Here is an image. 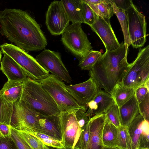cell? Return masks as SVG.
I'll return each mask as SVG.
<instances>
[{
	"label": "cell",
	"mask_w": 149,
	"mask_h": 149,
	"mask_svg": "<svg viewBox=\"0 0 149 149\" xmlns=\"http://www.w3.org/2000/svg\"><path fill=\"white\" fill-rule=\"evenodd\" d=\"M1 63L0 70L8 80L23 82L28 77L21 66L7 55L3 54Z\"/></svg>",
	"instance_id": "18"
},
{
	"label": "cell",
	"mask_w": 149,
	"mask_h": 149,
	"mask_svg": "<svg viewBox=\"0 0 149 149\" xmlns=\"http://www.w3.org/2000/svg\"><path fill=\"white\" fill-rule=\"evenodd\" d=\"M125 12L131 45L135 48L141 47L146 42L147 36L145 16L133 3Z\"/></svg>",
	"instance_id": "8"
},
{
	"label": "cell",
	"mask_w": 149,
	"mask_h": 149,
	"mask_svg": "<svg viewBox=\"0 0 149 149\" xmlns=\"http://www.w3.org/2000/svg\"><path fill=\"white\" fill-rule=\"evenodd\" d=\"M70 22L61 0L52 2L45 15V24L50 33L56 36L62 34Z\"/></svg>",
	"instance_id": "11"
},
{
	"label": "cell",
	"mask_w": 149,
	"mask_h": 149,
	"mask_svg": "<svg viewBox=\"0 0 149 149\" xmlns=\"http://www.w3.org/2000/svg\"><path fill=\"white\" fill-rule=\"evenodd\" d=\"M28 109L45 116H58L57 105L40 84L29 77L23 81V88L19 100Z\"/></svg>",
	"instance_id": "3"
},
{
	"label": "cell",
	"mask_w": 149,
	"mask_h": 149,
	"mask_svg": "<svg viewBox=\"0 0 149 149\" xmlns=\"http://www.w3.org/2000/svg\"><path fill=\"white\" fill-rule=\"evenodd\" d=\"M117 127L106 120L102 132V141L104 146L114 147L117 138Z\"/></svg>",
	"instance_id": "26"
},
{
	"label": "cell",
	"mask_w": 149,
	"mask_h": 149,
	"mask_svg": "<svg viewBox=\"0 0 149 149\" xmlns=\"http://www.w3.org/2000/svg\"><path fill=\"white\" fill-rule=\"evenodd\" d=\"M115 104L109 93L99 89L92 100L86 105L88 109L86 112L91 118L92 116L105 114Z\"/></svg>",
	"instance_id": "16"
},
{
	"label": "cell",
	"mask_w": 149,
	"mask_h": 149,
	"mask_svg": "<svg viewBox=\"0 0 149 149\" xmlns=\"http://www.w3.org/2000/svg\"><path fill=\"white\" fill-rule=\"evenodd\" d=\"M15 129L33 149H49L48 146L31 134L23 131Z\"/></svg>",
	"instance_id": "31"
},
{
	"label": "cell",
	"mask_w": 149,
	"mask_h": 149,
	"mask_svg": "<svg viewBox=\"0 0 149 149\" xmlns=\"http://www.w3.org/2000/svg\"><path fill=\"white\" fill-rule=\"evenodd\" d=\"M149 90V81L135 90L134 95L139 103L143 100Z\"/></svg>",
	"instance_id": "39"
},
{
	"label": "cell",
	"mask_w": 149,
	"mask_h": 149,
	"mask_svg": "<svg viewBox=\"0 0 149 149\" xmlns=\"http://www.w3.org/2000/svg\"><path fill=\"white\" fill-rule=\"evenodd\" d=\"M135 91L132 88L125 87L118 84L114 87L110 94L119 108L134 96Z\"/></svg>",
	"instance_id": "22"
},
{
	"label": "cell",
	"mask_w": 149,
	"mask_h": 149,
	"mask_svg": "<svg viewBox=\"0 0 149 149\" xmlns=\"http://www.w3.org/2000/svg\"><path fill=\"white\" fill-rule=\"evenodd\" d=\"M2 53L1 52V51L0 50V63H1V57H2V54H1Z\"/></svg>",
	"instance_id": "46"
},
{
	"label": "cell",
	"mask_w": 149,
	"mask_h": 149,
	"mask_svg": "<svg viewBox=\"0 0 149 149\" xmlns=\"http://www.w3.org/2000/svg\"><path fill=\"white\" fill-rule=\"evenodd\" d=\"M70 21L72 24L84 23L80 8L81 0H62Z\"/></svg>",
	"instance_id": "21"
},
{
	"label": "cell",
	"mask_w": 149,
	"mask_h": 149,
	"mask_svg": "<svg viewBox=\"0 0 149 149\" xmlns=\"http://www.w3.org/2000/svg\"><path fill=\"white\" fill-rule=\"evenodd\" d=\"M106 120L113 124L117 127L121 126L120 118L119 108L114 104L105 113Z\"/></svg>",
	"instance_id": "32"
},
{
	"label": "cell",
	"mask_w": 149,
	"mask_h": 149,
	"mask_svg": "<svg viewBox=\"0 0 149 149\" xmlns=\"http://www.w3.org/2000/svg\"><path fill=\"white\" fill-rule=\"evenodd\" d=\"M10 126L5 123H0V137H10Z\"/></svg>",
	"instance_id": "42"
},
{
	"label": "cell",
	"mask_w": 149,
	"mask_h": 149,
	"mask_svg": "<svg viewBox=\"0 0 149 149\" xmlns=\"http://www.w3.org/2000/svg\"><path fill=\"white\" fill-rule=\"evenodd\" d=\"M139 113L144 118L149 121V94L148 92L143 100L139 103Z\"/></svg>",
	"instance_id": "37"
},
{
	"label": "cell",
	"mask_w": 149,
	"mask_h": 149,
	"mask_svg": "<svg viewBox=\"0 0 149 149\" xmlns=\"http://www.w3.org/2000/svg\"><path fill=\"white\" fill-rule=\"evenodd\" d=\"M117 138L114 146L119 149H132L128 127L121 125L117 127Z\"/></svg>",
	"instance_id": "27"
},
{
	"label": "cell",
	"mask_w": 149,
	"mask_h": 149,
	"mask_svg": "<svg viewBox=\"0 0 149 149\" xmlns=\"http://www.w3.org/2000/svg\"><path fill=\"white\" fill-rule=\"evenodd\" d=\"M13 109V103L0 97V123H5L10 126Z\"/></svg>",
	"instance_id": "28"
},
{
	"label": "cell",
	"mask_w": 149,
	"mask_h": 149,
	"mask_svg": "<svg viewBox=\"0 0 149 149\" xmlns=\"http://www.w3.org/2000/svg\"><path fill=\"white\" fill-rule=\"evenodd\" d=\"M0 149H17L10 137H0Z\"/></svg>",
	"instance_id": "40"
},
{
	"label": "cell",
	"mask_w": 149,
	"mask_h": 149,
	"mask_svg": "<svg viewBox=\"0 0 149 149\" xmlns=\"http://www.w3.org/2000/svg\"><path fill=\"white\" fill-rule=\"evenodd\" d=\"M102 55L99 51L91 50L79 59L78 66L81 70L89 71L100 59Z\"/></svg>",
	"instance_id": "24"
},
{
	"label": "cell",
	"mask_w": 149,
	"mask_h": 149,
	"mask_svg": "<svg viewBox=\"0 0 149 149\" xmlns=\"http://www.w3.org/2000/svg\"><path fill=\"white\" fill-rule=\"evenodd\" d=\"M19 100L13 103L10 126L18 130L36 131L38 126L39 114L28 109Z\"/></svg>",
	"instance_id": "12"
},
{
	"label": "cell",
	"mask_w": 149,
	"mask_h": 149,
	"mask_svg": "<svg viewBox=\"0 0 149 149\" xmlns=\"http://www.w3.org/2000/svg\"><path fill=\"white\" fill-rule=\"evenodd\" d=\"M23 88V81L8 80L0 90L1 96L8 101L14 103L20 98Z\"/></svg>",
	"instance_id": "20"
},
{
	"label": "cell",
	"mask_w": 149,
	"mask_h": 149,
	"mask_svg": "<svg viewBox=\"0 0 149 149\" xmlns=\"http://www.w3.org/2000/svg\"><path fill=\"white\" fill-rule=\"evenodd\" d=\"M116 6L125 11L131 6L132 1L131 0H111Z\"/></svg>",
	"instance_id": "41"
},
{
	"label": "cell",
	"mask_w": 149,
	"mask_h": 149,
	"mask_svg": "<svg viewBox=\"0 0 149 149\" xmlns=\"http://www.w3.org/2000/svg\"><path fill=\"white\" fill-rule=\"evenodd\" d=\"M87 4L97 15L104 18L110 19L114 14L112 6L109 0L108 2L97 5Z\"/></svg>",
	"instance_id": "29"
},
{
	"label": "cell",
	"mask_w": 149,
	"mask_h": 149,
	"mask_svg": "<svg viewBox=\"0 0 149 149\" xmlns=\"http://www.w3.org/2000/svg\"><path fill=\"white\" fill-rule=\"evenodd\" d=\"M0 47L1 53L16 61L28 77L36 81L45 79L49 75V72L39 64L36 58L20 47L8 43L3 44Z\"/></svg>",
	"instance_id": "5"
},
{
	"label": "cell",
	"mask_w": 149,
	"mask_h": 149,
	"mask_svg": "<svg viewBox=\"0 0 149 149\" xmlns=\"http://www.w3.org/2000/svg\"><path fill=\"white\" fill-rule=\"evenodd\" d=\"M61 40L69 52L79 58L93 48L80 24H69L62 33Z\"/></svg>",
	"instance_id": "7"
},
{
	"label": "cell",
	"mask_w": 149,
	"mask_h": 149,
	"mask_svg": "<svg viewBox=\"0 0 149 149\" xmlns=\"http://www.w3.org/2000/svg\"><path fill=\"white\" fill-rule=\"evenodd\" d=\"M48 148L49 149H67V148H54L50 146H48Z\"/></svg>",
	"instance_id": "45"
},
{
	"label": "cell",
	"mask_w": 149,
	"mask_h": 149,
	"mask_svg": "<svg viewBox=\"0 0 149 149\" xmlns=\"http://www.w3.org/2000/svg\"><path fill=\"white\" fill-rule=\"evenodd\" d=\"M95 22L90 26L102 41L106 51H110L118 48L120 44L112 29L110 19L104 18L95 13Z\"/></svg>",
	"instance_id": "13"
},
{
	"label": "cell",
	"mask_w": 149,
	"mask_h": 149,
	"mask_svg": "<svg viewBox=\"0 0 149 149\" xmlns=\"http://www.w3.org/2000/svg\"><path fill=\"white\" fill-rule=\"evenodd\" d=\"M89 137L88 122L81 128V133L74 149H86Z\"/></svg>",
	"instance_id": "35"
},
{
	"label": "cell",
	"mask_w": 149,
	"mask_h": 149,
	"mask_svg": "<svg viewBox=\"0 0 149 149\" xmlns=\"http://www.w3.org/2000/svg\"><path fill=\"white\" fill-rule=\"evenodd\" d=\"M109 1L112 5L114 14L117 17L120 24L124 36V43L129 47L131 44L129 36L127 20L125 11L117 8L111 0Z\"/></svg>",
	"instance_id": "25"
},
{
	"label": "cell",
	"mask_w": 149,
	"mask_h": 149,
	"mask_svg": "<svg viewBox=\"0 0 149 149\" xmlns=\"http://www.w3.org/2000/svg\"><path fill=\"white\" fill-rule=\"evenodd\" d=\"M142 131L139 141V149H149V123L144 120L143 122Z\"/></svg>",
	"instance_id": "34"
},
{
	"label": "cell",
	"mask_w": 149,
	"mask_h": 149,
	"mask_svg": "<svg viewBox=\"0 0 149 149\" xmlns=\"http://www.w3.org/2000/svg\"><path fill=\"white\" fill-rule=\"evenodd\" d=\"M0 33L27 52L42 50L47 43L40 25L27 12L20 9L0 11Z\"/></svg>",
	"instance_id": "1"
},
{
	"label": "cell",
	"mask_w": 149,
	"mask_h": 149,
	"mask_svg": "<svg viewBox=\"0 0 149 149\" xmlns=\"http://www.w3.org/2000/svg\"><path fill=\"white\" fill-rule=\"evenodd\" d=\"M144 120L142 116L139 113L128 127L132 149H139V139L142 131V123Z\"/></svg>",
	"instance_id": "23"
},
{
	"label": "cell",
	"mask_w": 149,
	"mask_h": 149,
	"mask_svg": "<svg viewBox=\"0 0 149 149\" xmlns=\"http://www.w3.org/2000/svg\"><path fill=\"white\" fill-rule=\"evenodd\" d=\"M81 1L86 3L97 5L101 3L108 2L109 0H81Z\"/></svg>",
	"instance_id": "43"
},
{
	"label": "cell",
	"mask_w": 149,
	"mask_h": 149,
	"mask_svg": "<svg viewBox=\"0 0 149 149\" xmlns=\"http://www.w3.org/2000/svg\"><path fill=\"white\" fill-rule=\"evenodd\" d=\"M149 81V45L139 49L135 60L129 64L120 84L135 90Z\"/></svg>",
	"instance_id": "6"
},
{
	"label": "cell",
	"mask_w": 149,
	"mask_h": 149,
	"mask_svg": "<svg viewBox=\"0 0 149 149\" xmlns=\"http://www.w3.org/2000/svg\"><path fill=\"white\" fill-rule=\"evenodd\" d=\"M36 59L39 64L51 74L62 81L71 83V77L58 52L45 49L36 56Z\"/></svg>",
	"instance_id": "9"
},
{
	"label": "cell",
	"mask_w": 149,
	"mask_h": 149,
	"mask_svg": "<svg viewBox=\"0 0 149 149\" xmlns=\"http://www.w3.org/2000/svg\"><path fill=\"white\" fill-rule=\"evenodd\" d=\"M65 88L79 104L85 107L100 89L91 77L87 81L78 84L65 85Z\"/></svg>",
	"instance_id": "14"
},
{
	"label": "cell",
	"mask_w": 149,
	"mask_h": 149,
	"mask_svg": "<svg viewBox=\"0 0 149 149\" xmlns=\"http://www.w3.org/2000/svg\"><path fill=\"white\" fill-rule=\"evenodd\" d=\"M81 1L80 8L84 23L90 26L95 22V13L88 4Z\"/></svg>",
	"instance_id": "33"
},
{
	"label": "cell",
	"mask_w": 149,
	"mask_h": 149,
	"mask_svg": "<svg viewBox=\"0 0 149 149\" xmlns=\"http://www.w3.org/2000/svg\"><path fill=\"white\" fill-rule=\"evenodd\" d=\"M119 108L121 125L128 127L139 113V103L134 95Z\"/></svg>",
	"instance_id": "19"
},
{
	"label": "cell",
	"mask_w": 149,
	"mask_h": 149,
	"mask_svg": "<svg viewBox=\"0 0 149 149\" xmlns=\"http://www.w3.org/2000/svg\"><path fill=\"white\" fill-rule=\"evenodd\" d=\"M22 131L33 135L47 146L58 148H64V145L61 142L48 135L31 130L26 129Z\"/></svg>",
	"instance_id": "30"
},
{
	"label": "cell",
	"mask_w": 149,
	"mask_h": 149,
	"mask_svg": "<svg viewBox=\"0 0 149 149\" xmlns=\"http://www.w3.org/2000/svg\"><path fill=\"white\" fill-rule=\"evenodd\" d=\"M10 137L17 149H33L14 128L10 126Z\"/></svg>",
	"instance_id": "36"
},
{
	"label": "cell",
	"mask_w": 149,
	"mask_h": 149,
	"mask_svg": "<svg viewBox=\"0 0 149 149\" xmlns=\"http://www.w3.org/2000/svg\"><path fill=\"white\" fill-rule=\"evenodd\" d=\"M1 96V91L0 90V97Z\"/></svg>",
	"instance_id": "47"
},
{
	"label": "cell",
	"mask_w": 149,
	"mask_h": 149,
	"mask_svg": "<svg viewBox=\"0 0 149 149\" xmlns=\"http://www.w3.org/2000/svg\"><path fill=\"white\" fill-rule=\"evenodd\" d=\"M106 120L105 114L96 115L88 121L89 137L86 149H102V132Z\"/></svg>",
	"instance_id": "15"
},
{
	"label": "cell",
	"mask_w": 149,
	"mask_h": 149,
	"mask_svg": "<svg viewBox=\"0 0 149 149\" xmlns=\"http://www.w3.org/2000/svg\"><path fill=\"white\" fill-rule=\"evenodd\" d=\"M102 149H119L115 147L104 146Z\"/></svg>",
	"instance_id": "44"
},
{
	"label": "cell",
	"mask_w": 149,
	"mask_h": 149,
	"mask_svg": "<svg viewBox=\"0 0 149 149\" xmlns=\"http://www.w3.org/2000/svg\"><path fill=\"white\" fill-rule=\"evenodd\" d=\"M75 116L78 126L81 129L88 123L90 118L85 111L80 109L76 111Z\"/></svg>",
	"instance_id": "38"
},
{
	"label": "cell",
	"mask_w": 149,
	"mask_h": 149,
	"mask_svg": "<svg viewBox=\"0 0 149 149\" xmlns=\"http://www.w3.org/2000/svg\"><path fill=\"white\" fill-rule=\"evenodd\" d=\"M36 81L51 96L60 111L80 109L85 112L87 110L86 107L79 104L70 94L64 82L52 74Z\"/></svg>",
	"instance_id": "4"
},
{
	"label": "cell",
	"mask_w": 149,
	"mask_h": 149,
	"mask_svg": "<svg viewBox=\"0 0 149 149\" xmlns=\"http://www.w3.org/2000/svg\"><path fill=\"white\" fill-rule=\"evenodd\" d=\"M77 110L61 111L58 115L62 143L67 149H74L81 133L75 116Z\"/></svg>",
	"instance_id": "10"
},
{
	"label": "cell",
	"mask_w": 149,
	"mask_h": 149,
	"mask_svg": "<svg viewBox=\"0 0 149 149\" xmlns=\"http://www.w3.org/2000/svg\"><path fill=\"white\" fill-rule=\"evenodd\" d=\"M38 126L35 131L52 137L62 143L58 116L38 115Z\"/></svg>",
	"instance_id": "17"
},
{
	"label": "cell",
	"mask_w": 149,
	"mask_h": 149,
	"mask_svg": "<svg viewBox=\"0 0 149 149\" xmlns=\"http://www.w3.org/2000/svg\"><path fill=\"white\" fill-rule=\"evenodd\" d=\"M117 49L106 51L89 70V75L98 88L111 93L114 87L120 84L129 64L127 61L128 47L122 42Z\"/></svg>",
	"instance_id": "2"
}]
</instances>
